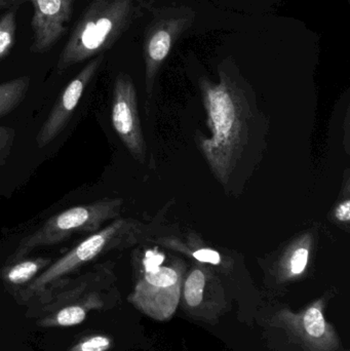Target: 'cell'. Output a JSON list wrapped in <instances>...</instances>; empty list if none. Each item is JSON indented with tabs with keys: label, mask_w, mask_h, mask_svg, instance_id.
Masks as SVG:
<instances>
[{
	"label": "cell",
	"mask_w": 350,
	"mask_h": 351,
	"mask_svg": "<svg viewBox=\"0 0 350 351\" xmlns=\"http://www.w3.org/2000/svg\"><path fill=\"white\" fill-rule=\"evenodd\" d=\"M111 123L129 154L144 164L146 143L138 110L137 92L131 76L125 73L117 75L113 86Z\"/></svg>",
	"instance_id": "obj_10"
},
{
	"label": "cell",
	"mask_w": 350,
	"mask_h": 351,
	"mask_svg": "<svg viewBox=\"0 0 350 351\" xmlns=\"http://www.w3.org/2000/svg\"><path fill=\"white\" fill-rule=\"evenodd\" d=\"M193 259L201 264H211V265L219 266L222 263V257L219 252L210 247H199L190 254Z\"/></svg>",
	"instance_id": "obj_18"
},
{
	"label": "cell",
	"mask_w": 350,
	"mask_h": 351,
	"mask_svg": "<svg viewBox=\"0 0 350 351\" xmlns=\"http://www.w3.org/2000/svg\"><path fill=\"white\" fill-rule=\"evenodd\" d=\"M16 133L10 128L0 127V160L3 158L12 147Z\"/></svg>",
	"instance_id": "obj_19"
},
{
	"label": "cell",
	"mask_w": 350,
	"mask_h": 351,
	"mask_svg": "<svg viewBox=\"0 0 350 351\" xmlns=\"http://www.w3.org/2000/svg\"><path fill=\"white\" fill-rule=\"evenodd\" d=\"M33 6L32 53H43L53 49L67 31L75 0H29Z\"/></svg>",
	"instance_id": "obj_12"
},
{
	"label": "cell",
	"mask_w": 350,
	"mask_h": 351,
	"mask_svg": "<svg viewBox=\"0 0 350 351\" xmlns=\"http://www.w3.org/2000/svg\"><path fill=\"white\" fill-rule=\"evenodd\" d=\"M123 198H104L79 204L47 219L36 231L21 239L8 263L23 259L37 247L57 245L75 234H92L105 223L119 218Z\"/></svg>",
	"instance_id": "obj_6"
},
{
	"label": "cell",
	"mask_w": 350,
	"mask_h": 351,
	"mask_svg": "<svg viewBox=\"0 0 350 351\" xmlns=\"http://www.w3.org/2000/svg\"><path fill=\"white\" fill-rule=\"evenodd\" d=\"M107 266L49 287L30 303L40 328H70L84 323L92 311H103L115 304L113 276Z\"/></svg>",
	"instance_id": "obj_2"
},
{
	"label": "cell",
	"mask_w": 350,
	"mask_h": 351,
	"mask_svg": "<svg viewBox=\"0 0 350 351\" xmlns=\"http://www.w3.org/2000/svg\"><path fill=\"white\" fill-rule=\"evenodd\" d=\"M195 19V10L189 6H170L156 12L146 30L143 45L146 92L148 95H151L156 76L173 47L190 28Z\"/></svg>",
	"instance_id": "obj_7"
},
{
	"label": "cell",
	"mask_w": 350,
	"mask_h": 351,
	"mask_svg": "<svg viewBox=\"0 0 350 351\" xmlns=\"http://www.w3.org/2000/svg\"><path fill=\"white\" fill-rule=\"evenodd\" d=\"M112 338L104 334L84 336L67 351H108L112 348Z\"/></svg>",
	"instance_id": "obj_17"
},
{
	"label": "cell",
	"mask_w": 350,
	"mask_h": 351,
	"mask_svg": "<svg viewBox=\"0 0 350 351\" xmlns=\"http://www.w3.org/2000/svg\"><path fill=\"white\" fill-rule=\"evenodd\" d=\"M30 86V77L22 76L0 84V119L10 114L22 103Z\"/></svg>",
	"instance_id": "obj_15"
},
{
	"label": "cell",
	"mask_w": 350,
	"mask_h": 351,
	"mask_svg": "<svg viewBox=\"0 0 350 351\" xmlns=\"http://www.w3.org/2000/svg\"><path fill=\"white\" fill-rule=\"evenodd\" d=\"M18 1L20 0H0V8L14 5V4H18Z\"/></svg>",
	"instance_id": "obj_21"
},
{
	"label": "cell",
	"mask_w": 350,
	"mask_h": 351,
	"mask_svg": "<svg viewBox=\"0 0 350 351\" xmlns=\"http://www.w3.org/2000/svg\"><path fill=\"white\" fill-rule=\"evenodd\" d=\"M325 306L326 300L321 298L299 311L281 309L273 315L271 325L285 330L304 351H336L340 340L334 326L325 317Z\"/></svg>",
	"instance_id": "obj_8"
},
{
	"label": "cell",
	"mask_w": 350,
	"mask_h": 351,
	"mask_svg": "<svg viewBox=\"0 0 350 351\" xmlns=\"http://www.w3.org/2000/svg\"><path fill=\"white\" fill-rule=\"evenodd\" d=\"M16 14L8 10L0 16V61L10 55L16 43Z\"/></svg>",
	"instance_id": "obj_16"
},
{
	"label": "cell",
	"mask_w": 350,
	"mask_h": 351,
	"mask_svg": "<svg viewBox=\"0 0 350 351\" xmlns=\"http://www.w3.org/2000/svg\"><path fill=\"white\" fill-rule=\"evenodd\" d=\"M137 10V0H92L60 55L58 70L104 55L131 26Z\"/></svg>",
	"instance_id": "obj_3"
},
{
	"label": "cell",
	"mask_w": 350,
	"mask_h": 351,
	"mask_svg": "<svg viewBox=\"0 0 350 351\" xmlns=\"http://www.w3.org/2000/svg\"><path fill=\"white\" fill-rule=\"evenodd\" d=\"M166 256L148 250L141 261V271L129 301L138 311L158 322L172 319L180 304L185 265L180 260L164 265Z\"/></svg>",
	"instance_id": "obj_5"
},
{
	"label": "cell",
	"mask_w": 350,
	"mask_h": 351,
	"mask_svg": "<svg viewBox=\"0 0 350 351\" xmlns=\"http://www.w3.org/2000/svg\"><path fill=\"white\" fill-rule=\"evenodd\" d=\"M219 76V82H199L212 137L199 138V144L214 175L227 188L252 148L260 113L252 90L232 60L220 65Z\"/></svg>",
	"instance_id": "obj_1"
},
{
	"label": "cell",
	"mask_w": 350,
	"mask_h": 351,
	"mask_svg": "<svg viewBox=\"0 0 350 351\" xmlns=\"http://www.w3.org/2000/svg\"><path fill=\"white\" fill-rule=\"evenodd\" d=\"M143 224L131 218H119L88 235L82 243L53 262L30 284L18 291L20 302L30 304L55 282L66 278L82 266L114 250H123L139 243Z\"/></svg>",
	"instance_id": "obj_4"
},
{
	"label": "cell",
	"mask_w": 350,
	"mask_h": 351,
	"mask_svg": "<svg viewBox=\"0 0 350 351\" xmlns=\"http://www.w3.org/2000/svg\"><path fill=\"white\" fill-rule=\"evenodd\" d=\"M185 313L208 324H214L227 311V300L220 280L208 268H192L185 276L180 299Z\"/></svg>",
	"instance_id": "obj_9"
},
{
	"label": "cell",
	"mask_w": 350,
	"mask_h": 351,
	"mask_svg": "<svg viewBox=\"0 0 350 351\" xmlns=\"http://www.w3.org/2000/svg\"><path fill=\"white\" fill-rule=\"evenodd\" d=\"M310 255V239L304 237L296 245L288 250L279 262V276L283 282H291L301 278L305 274Z\"/></svg>",
	"instance_id": "obj_14"
},
{
	"label": "cell",
	"mask_w": 350,
	"mask_h": 351,
	"mask_svg": "<svg viewBox=\"0 0 350 351\" xmlns=\"http://www.w3.org/2000/svg\"><path fill=\"white\" fill-rule=\"evenodd\" d=\"M103 61L104 55L90 59L58 97L49 117L37 134L36 143L39 148L49 145L67 127L84 96V90L100 69Z\"/></svg>",
	"instance_id": "obj_11"
},
{
	"label": "cell",
	"mask_w": 350,
	"mask_h": 351,
	"mask_svg": "<svg viewBox=\"0 0 350 351\" xmlns=\"http://www.w3.org/2000/svg\"><path fill=\"white\" fill-rule=\"evenodd\" d=\"M51 264V259L49 258H23L6 264L5 267L2 269L1 276L6 284L12 287H21L23 289L30 284L43 270L47 269Z\"/></svg>",
	"instance_id": "obj_13"
},
{
	"label": "cell",
	"mask_w": 350,
	"mask_h": 351,
	"mask_svg": "<svg viewBox=\"0 0 350 351\" xmlns=\"http://www.w3.org/2000/svg\"><path fill=\"white\" fill-rule=\"evenodd\" d=\"M334 217L337 221L349 224L350 220V199L345 198L335 208Z\"/></svg>",
	"instance_id": "obj_20"
}]
</instances>
